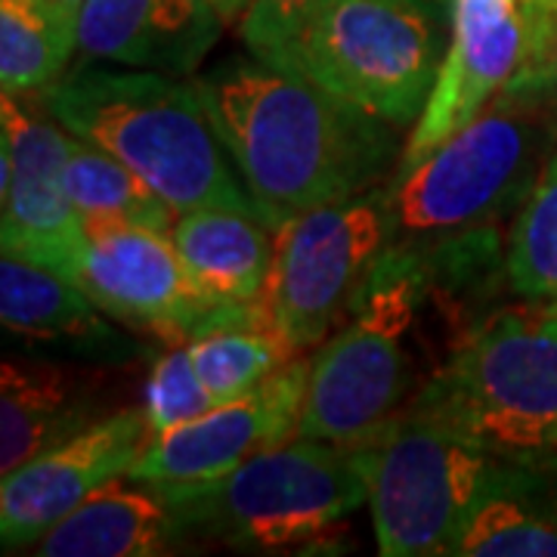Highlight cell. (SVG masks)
<instances>
[{
	"mask_svg": "<svg viewBox=\"0 0 557 557\" xmlns=\"http://www.w3.org/2000/svg\"><path fill=\"white\" fill-rule=\"evenodd\" d=\"M193 84L270 230L375 189L397 156L384 119L295 69L230 57Z\"/></svg>",
	"mask_w": 557,
	"mask_h": 557,
	"instance_id": "obj_1",
	"label": "cell"
},
{
	"mask_svg": "<svg viewBox=\"0 0 557 557\" xmlns=\"http://www.w3.org/2000/svg\"><path fill=\"white\" fill-rule=\"evenodd\" d=\"M44 106L69 134L124 161L177 214L236 208L260 218L193 81L156 69H78L47 87Z\"/></svg>",
	"mask_w": 557,
	"mask_h": 557,
	"instance_id": "obj_2",
	"label": "cell"
},
{
	"mask_svg": "<svg viewBox=\"0 0 557 557\" xmlns=\"http://www.w3.org/2000/svg\"><path fill=\"white\" fill-rule=\"evenodd\" d=\"M412 406L502 461L557 471V300L490 310Z\"/></svg>",
	"mask_w": 557,
	"mask_h": 557,
	"instance_id": "obj_3",
	"label": "cell"
},
{
	"mask_svg": "<svg viewBox=\"0 0 557 557\" xmlns=\"http://www.w3.org/2000/svg\"><path fill=\"white\" fill-rule=\"evenodd\" d=\"M186 536L245 552H313L369 502L362 446L292 437L211 480L156 483Z\"/></svg>",
	"mask_w": 557,
	"mask_h": 557,
	"instance_id": "obj_4",
	"label": "cell"
},
{
	"mask_svg": "<svg viewBox=\"0 0 557 557\" xmlns=\"http://www.w3.org/2000/svg\"><path fill=\"white\" fill-rule=\"evenodd\" d=\"M555 146V102L502 90L478 119L384 186L394 242H428L498 223L533 193Z\"/></svg>",
	"mask_w": 557,
	"mask_h": 557,
	"instance_id": "obj_5",
	"label": "cell"
},
{
	"mask_svg": "<svg viewBox=\"0 0 557 557\" xmlns=\"http://www.w3.org/2000/svg\"><path fill=\"white\" fill-rule=\"evenodd\" d=\"M424 298L421 248L394 242L362 278L347 325L310 357L298 437L366 446L403 412L412 384L406 335Z\"/></svg>",
	"mask_w": 557,
	"mask_h": 557,
	"instance_id": "obj_6",
	"label": "cell"
},
{
	"mask_svg": "<svg viewBox=\"0 0 557 557\" xmlns=\"http://www.w3.org/2000/svg\"><path fill=\"white\" fill-rule=\"evenodd\" d=\"M443 62V13L416 0H319L298 40L270 65L295 69L341 100L409 124Z\"/></svg>",
	"mask_w": 557,
	"mask_h": 557,
	"instance_id": "obj_7",
	"label": "cell"
},
{
	"mask_svg": "<svg viewBox=\"0 0 557 557\" xmlns=\"http://www.w3.org/2000/svg\"><path fill=\"white\" fill-rule=\"evenodd\" d=\"M362 449L372 527L387 557L449 555L465 520L515 468L418 406Z\"/></svg>",
	"mask_w": 557,
	"mask_h": 557,
	"instance_id": "obj_8",
	"label": "cell"
},
{
	"mask_svg": "<svg viewBox=\"0 0 557 557\" xmlns=\"http://www.w3.org/2000/svg\"><path fill=\"white\" fill-rule=\"evenodd\" d=\"M391 242L387 193L381 186L285 220L260 292L270 322L295 350L317 347L350 313L362 278Z\"/></svg>",
	"mask_w": 557,
	"mask_h": 557,
	"instance_id": "obj_9",
	"label": "cell"
},
{
	"mask_svg": "<svg viewBox=\"0 0 557 557\" xmlns=\"http://www.w3.org/2000/svg\"><path fill=\"white\" fill-rule=\"evenodd\" d=\"M84 233L65 276L109 317L149 329L164 344H189L199 317L218 300L201 295L171 233L112 220H84Z\"/></svg>",
	"mask_w": 557,
	"mask_h": 557,
	"instance_id": "obj_10",
	"label": "cell"
},
{
	"mask_svg": "<svg viewBox=\"0 0 557 557\" xmlns=\"http://www.w3.org/2000/svg\"><path fill=\"white\" fill-rule=\"evenodd\" d=\"M542 13L539 0H453V40L399 171L421 164L511 84L533 50Z\"/></svg>",
	"mask_w": 557,
	"mask_h": 557,
	"instance_id": "obj_11",
	"label": "cell"
},
{
	"mask_svg": "<svg viewBox=\"0 0 557 557\" xmlns=\"http://www.w3.org/2000/svg\"><path fill=\"white\" fill-rule=\"evenodd\" d=\"M3 251L69 273L84 245V218L69 199L65 164L72 134L32 112L16 94L0 102Z\"/></svg>",
	"mask_w": 557,
	"mask_h": 557,
	"instance_id": "obj_12",
	"label": "cell"
},
{
	"mask_svg": "<svg viewBox=\"0 0 557 557\" xmlns=\"http://www.w3.org/2000/svg\"><path fill=\"white\" fill-rule=\"evenodd\" d=\"M310 359H288L245 397L214 403L208 412L156 434L139 453L127 478L149 483L211 480L239 468L267 446L298 437Z\"/></svg>",
	"mask_w": 557,
	"mask_h": 557,
	"instance_id": "obj_13",
	"label": "cell"
},
{
	"mask_svg": "<svg viewBox=\"0 0 557 557\" xmlns=\"http://www.w3.org/2000/svg\"><path fill=\"white\" fill-rule=\"evenodd\" d=\"M149 443L146 412L121 409L40 453L0 483V542L7 552L38 545L81 502L121 478Z\"/></svg>",
	"mask_w": 557,
	"mask_h": 557,
	"instance_id": "obj_14",
	"label": "cell"
},
{
	"mask_svg": "<svg viewBox=\"0 0 557 557\" xmlns=\"http://www.w3.org/2000/svg\"><path fill=\"white\" fill-rule=\"evenodd\" d=\"M220 28L223 16L211 0H87L78 16V57L193 75Z\"/></svg>",
	"mask_w": 557,
	"mask_h": 557,
	"instance_id": "obj_15",
	"label": "cell"
},
{
	"mask_svg": "<svg viewBox=\"0 0 557 557\" xmlns=\"http://www.w3.org/2000/svg\"><path fill=\"white\" fill-rule=\"evenodd\" d=\"M102 313V307L53 267L3 251L0 322L7 332L35 344H57L78 357L121 362L134 354V344Z\"/></svg>",
	"mask_w": 557,
	"mask_h": 557,
	"instance_id": "obj_16",
	"label": "cell"
},
{
	"mask_svg": "<svg viewBox=\"0 0 557 557\" xmlns=\"http://www.w3.org/2000/svg\"><path fill=\"white\" fill-rule=\"evenodd\" d=\"M124 478V474H121ZM109 480L38 542L44 557H156L186 542L174 508L149 480Z\"/></svg>",
	"mask_w": 557,
	"mask_h": 557,
	"instance_id": "obj_17",
	"label": "cell"
},
{
	"mask_svg": "<svg viewBox=\"0 0 557 557\" xmlns=\"http://www.w3.org/2000/svg\"><path fill=\"white\" fill-rule=\"evenodd\" d=\"M97 387L53 362L7 359L0 369V474L94 424Z\"/></svg>",
	"mask_w": 557,
	"mask_h": 557,
	"instance_id": "obj_18",
	"label": "cell"
},
{
	"mask_svg": "<svg viewBox=\"0 0 557 557\" xmlns=\"http://www.w3.org/2000/svg\"><path fill=\"white\" fill-rule=\"evenodd\" d=\"M171 239L201 295L211 300H258L276 251V230L236 208H193L171 226Z\"/></svg>",
	"mask_w": 557,
	"mask_h": 557,
	"instance_id": "obj_19",
	"label": "cell"
},
{
	"mask_svg": "<svg viewBox=\"0 0 557 557\" xmlns=\"http://www.w3.org/2000/svg\"><path fill=\"white\" fill-rule=\"evenodd\" d=\"M542 474L515 465L465 520L449 555L557 557V496Z\"/></svg>",
	"mask_w": 557,
	"mask_h": 557,
	"instance_id": "obj_20",
	"label": "cell"
},
{
	"mask_svg": "<svg viewBox=\"0 0 557 557\" xmlns=\"http://www.w3.org/2000/svg\"><path fill=\"white\" fill-rule=\"evenodd\" d=\"M65 189L84 220L143 223L171 233L177 211L112 152L72 134Z\"/></svg>",
	"mask_w": 557,
	"mask_h": 557,
	"instance_id": "obj_21",
	"label": "cell"
},
{
	"mask_svg": "<svg viewBox=\"0 0 557 557\" xmlns=\"http://www.w3.org/2000/svg\"><path fill=\"white\" fill-rule=\"evenodd\" d=\"M78 50V25L47 0H0V84L3 94H32L57 84Z\"/></svg>",
	"mask_w": 557,
	"mask_h": 557,
	"instance_id": "obj_22",
	"label": "cell"
},
{
	"mask_svg": "<svg viewBox=\"0 0 557 557\" xmlns=\"http://www.w3.org/2000/svg\"><path fill=\"white\" fill-rule=\"evenodd\" d=\"M189 354L211 399L226 403L255 391L300 350L285 341L273 322H251L201 335L189 344Z\"/></svg>",
	"mask_w": 557,
	"mask_h": 557,
	"instance_id": "obj_23",
	"label": "cell"
},
{
	"mask_svg": "<svg viewBox=\"0 0 557 557\" xmlns=\"http://www.w3.org/2000/svg\"><path fill=\"white\" fill-rule=\"evenodd\" d=\"M508 285L520 298L557 300V146L511 223Z\"/></svg>",
	"mask_w": 557,
	"mask_h": 557,
	"instance_id": "obj_24",
	"label": "cell"
},
{
	"mask_svg": "<svg viewBox=\"0 0 557 557\" xmlns=\"http://www.w3.org/2000/svg\"><path fill=\"white\" fill-rule=\"evenodd\" d=\"M211 406H214V399L201 384L189 344H168V350L156 357L149 379H146L143 412H146V424H149V440L208 412Z\"/></svg>",
	"mask_w": 557,
	"mask_h": 557,
	"instance_id": "obj_25",
	"label": "cell"
},
{
	"mask_svg": "<svg viewBox=\"0 0 557 557\" xmlns=\"http://www.w3.org/2000/svg\"><path fill=\"white\" fill-rule=\"evenodd\" d=\"M319 0H251L242 16V40L251 57L276 62L304 32Z\"/></svg>",
	"mask_w": 557,
	"mask_h": 557,
	"instance_id": "obj_26",
	"label": "cell"
},
{
	"mask_svg": "<svg viewBox=\"0 0 557 557\" xmlns=\"http://www.w3.org/2000/svg\"><path fill=\"white\" fill-rule=\"evenodd\" d=\"M211 3L218 7V13L223 16V22H242V16H245V10H248L251 0H211Z\"/></svg>",
	"mask_w": 557,
	"mask_h": 557,
	"instance_id": "obj_27",
	"label": "cell"
},
{
	"mask_svg": "<svg viewBox=\"0 0 557 557\" xmlns=\"http://www.w3.org/2000/svg\"><path fill=\"white\" fill-rule=\"evenodd\" d=\"M60 16L72 22V25H78V16H81V7L87 3V0H47Z\"/></svg>",
	"mask_w": 557,
	"mask_h": 557,
	"instance_id": "obj_28",
	"label": "cell"
},
{
	"mask_svg": "<svg viewBox=\"0 0 557 557\" xmlns=\"http://www.w3.org/2000/svg\"><path fill=\"white\" fill-rule=\"evenodd\" d=\"M416 3H421V7H431V10H437V13H443V7H446V0H416Z\"/></svg>",
	"mask_w": 557,
	"mask_h": 557,
	"instance_id": "obj_29",
	"label": "cell"
},
{
	"mask_svg": "<svg viewBox=\"0 0 557 557\" xmlns=\"http://www.w3.org/2000/svg\"><path fill=\"white\" fill-rule=\"evenodd\" d=\"M542 3V10H557V0H539Z\"/></svg>",
	"mask_w": 557,
	"mask_h": 557,
	"instance_id": "obj_30",
	"label": "cell"
}]
</instances>
